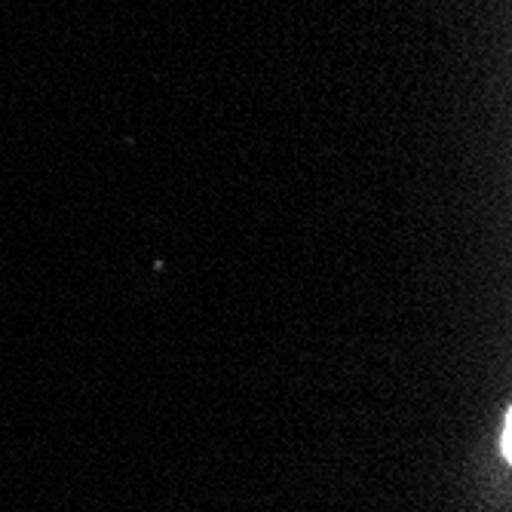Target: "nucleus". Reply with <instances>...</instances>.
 <instances>
[{
    "instance_id": "f257e3e1",
    "label": "nucleus",
    "mask_w": 512,
    "mask_h": 512,
    "mask_svg": "<svg viewBox=\"0 0 512 512\" xmlns=\"http://www.w3.org/2000/svg\"><path fill=\"white\" fill-rule=\"evenodd\" d=\"M509 430H512V417H506V424H503V439H500V442H503V457L512 454V448H509V436H512V433H509Z\"/></svg>"
}]
</instances>
